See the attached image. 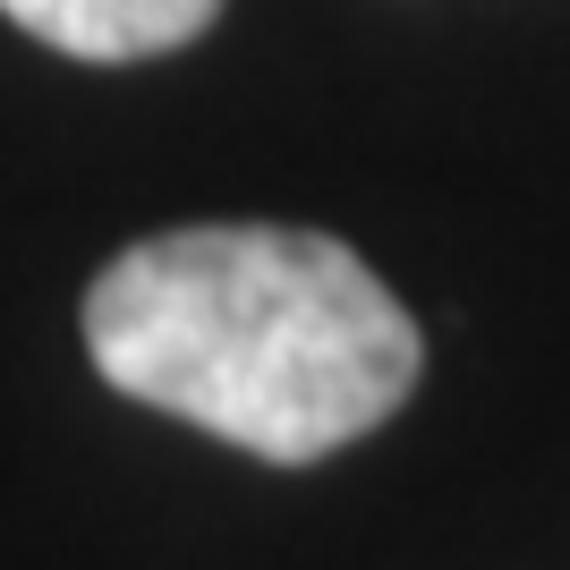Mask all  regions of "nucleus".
Wrapping results in <instances>:
<instances>
[{
    "instance_id": "f257e3e1",
    "label": "nucleus",
    "mask_w": 570,
    "mask_h": 570,
    "mask_svg": "<svg viewBox=\"0 0 570 570\" xmlns=\"http://www.w3.org/2000/svg\"><path fill=\"white\" fill-rule=\"evenodd\" d=\"M86 350L128 401L307 469L409 401L426 341L324 230L196 222L137 238L86 289Z\"/></svg>"
},
{
    "instance_id": "f03ea898",
    "label": "nucleus",
    "mask_w": 570,
    "mask_h": 570,
    "mask_svg": "<svg viewBox=\"0 0 570 570\" xmlns=\"http://www.w3.org/2000/svg\"><path fill=\"white\" fill-rule=\"evenodd\" d=\"M0 18L69 60H154L196 43L222 0H0Z\"/></svg>"
}]
</instances>
